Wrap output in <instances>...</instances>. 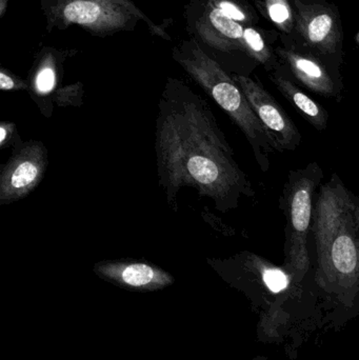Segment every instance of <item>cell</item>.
<instances>
[{
  "label": "cell",
  "mask_w": 359,
  "mask_h": 360,
  "mask_svg": "<svg viewBox=\"0 0 359 360\" xmlns=\"http://www.w3.org/2000/svg\"><path fill=\"white\" fill-rule=\"evenodd\" d=\"M155 151L159 186L174 212L183 188L211 199L221 213L255 195L208 103L178 78L169 77L160 95Z\"/></svg>",
  "instance_id": "1"
},
{
  "label": "cell",
  "mask_w": 359,
  "mask_h": 360,
  "mask_svg": "<svg viewBox=\"0 0 359 360\" xmlns=\"http://www.w3.org/2000/svg\"><path fill=\"white\" fill-rule=\"evenodd\" d=\"M324 179L318 162L290 171L280 197V209L286 217L284 268L294 283L303 281L310 268L308 239L311 232L316 191Z\"/></svg>",
  "instance_id": "5"
},
{
  "label": "cell",
  "mask_w": 359,
  "mask_h": 360,
  "mask_svg": "<svg viewBox=\"0 0 359 360\" xmlns=\"http://www.w3.org/2000/svg\"><path fill=\"white\" fill-rule=\"evenodd\" d=\"M11 0H0V18H4L8 12V4Z\"/></svg>",
  "instance_id": "17"
},
{
  "label": "cell",
  "mask_w": 359,
  "mask_h": 360,
  "mask_svg": "<svg viewBox=\"0 0 359 360\" xmlns=\"http://www.w3.org/2000/svg\"><path fill=\"white\" fill-rule=\"evenodd\" d=\"M0 90L27 91L29 84H27V80L15 75L10 70L1 68L0 69Z\"/></svg>",
  "instance_id": "15"
},
{
  "label": "cell",
  "mask_w": 359,
  "mask_h": 360,
  "mask_svg": "<svg viewBox=\"0 0 359 360\" xmlns=\"http://www.w3.org/2000/svg\"><path fill=\"white\" fill-rule=\"evenodd\" d=\"M253 111L265 128L275 151H294L301 143V134L284 108L259 82L247 76L233 74Z\"/></svg>",
  "instance_id": "7"
},
{
  "label": "cell",
  "mask_w": 359,
  "mask_h": 360,
  "mask_svg": "<svg viewBox=\"0 0 359 360\" xmlns=\"http://www.w3.org/2000/svg\"><path fill=\"white\" fill-rule=\"evenodd\" d=\"M172 57L181 69L226 112L250 143L263 172L270 169V155L275 150L263 124L235 80L221 63L209 56L195 40H181Z\"/></svg>",
  "instance_id": "3"
},
{
  "label": "cell",
  "mask_w": 359,
  "mask_h": 360,
  "mask_svg": "<svg viewBox=\"0 0 359 360\" xmlns=\"http://www.w3.org/2000/svg\"><path fill=\"white\" fill-rule=\"evenodd\" d=\"M356 39H358V42L359 44V33L358 34V37H356Z\"/></svg>",
  "instance_id": "19"
},
{
  "label": "cell",
  "mask_w": 359,
  "mask_h": 360,
  "mask_svg": "<svg viewBox=\"0 0 359 360\" xmlns=\"http://www.w3.org/2000/svg\"><path fill=\"white\" fill-rule=\"evenodd\" d=\"M244 54L254 59L261 65L269 69L271 67L272 52L268 46L267 42L263 39L259 30L252 25H247L244 29Z\"/></svg>",
  "instance_id": "13"
},
{
  "label": "cell",
  "mask_w": 359,
  "mask_h": 360,
  "mask_svg": "<svg viewBox=\"0 0 359 360\" xmlns=\"http://www.w3.org/2000/svg\"><path fill=\"white\" fill-rule=\"evenodd\" d=\"M93 272L116 287L138 293L160 291L175 283L164 269L136 260H103L94 264Z\"/></svg>",
  "instance_id": "8"
},
{
  "label": "cell",
  "mask_w": 359,
  "mask_h": 360,
  "mask_svg": "<svg viewBox=\"0 0 359 360\" xmlns=\"http://www.w3.org/2000/svg\"><path fill=\"white\" fill-rule=\"evenodd\" d=\"M299 33L311 48L322 54H333L341 42L339 17L331 6L294 0Z\"/></svg>",
  "instance_id": "10"
},
{
  "label": "cell",
  "mask_w": 359,
  "mask_h": 360,
  "mask_svg": "<svg viewBox=\"0 0 359 360\" xmlns=\"http://www.w3.org/2000/svg\"><path fill=\"white\" fill-rule=\"evenodd\" d=\"M40 8L48 33L78 27L95 37H109L134 32L143 21L152 35L172 40L167 32L172 19L158 25L132 0H40Z\"/></svg>",
  "instance_id": "4"
},
{
  "label": "cell",
  "mask_w": 359,
  "mask_h": 360,
  "mask_svg": "<svg viewBox=\"0 0 359 360\" xmlns=\"http://www.w3.org/2000/svg\"><path fill=\"white\" fill-rule=\"evenodd\" d=\"M252 360H268L267 359H265V357H256V359H252Z\"/></svg>",
  "instance_id": "18"
},
{
  "label": "cell",
  "mask_w": 359,
  "mask_h": 360,
  "mask_svg": "<svg viewBox=\"0 0 359 360\" xmlns=\"http://www.w3.org/2000/svg\"><path fill=\"white\" fill-rule=\"evenodd\" d=\"M276 53L306 88L322 96L335 97L337 94L334 80L318 59L288 49L278 48Z\"/></svg>",
  "instance_id": "11"
},
{
  "label": "cell",
  "mask_w": 359,
  "mask_h": 360,
  "mask_svg": "<svg viewBox=\"0 0 359 360\" xmlns=\"http://www.w3.org/2000/svg\"><path fill=\"white\" fill-rule=\"evenodd\" d=\"M242 360H244V359H242Z\"/></svg>",
  "instance_id": "20"
},
{
  "label": "cell",
  "mask_w": 359,
  "mask_h": 360,
  "mask_svg": "<svg viewBox=\"0 0 359 360\" xmlns=\"http://www.w3.org/2000/svg\"><path fill=\"white\" fill-rule=\"evenodd\" d=\"M265 10L270 20L282 31L291 33L296 25L289 0H265Z\"/></svg>",
  "instance_id": "14"
},
{
  "label": "cell",
  "mask_w": 359,
  "mask_h": 360,
  "mask_svg": "<svg viewBox=\"0 0 359 360\" xmlns=\"http://www.w3.org/2000/svg\"><path fill=\"white\" fill-rule=\"evenodd\" d=\"M21 143L22 141L19 136L16 124L14 122H1L0 124V148L1 149L15 148Z\"/></svg>",
  "instance_id": "16"
},
{
  "label": "cell",
  "mask_w": 359,
  "mask_h": 360,
  "mask_svg": "<svg viewBox=\"0 0 359 360\" xmlns=\"http://www.w3.org/2000/svg\"><path fill=\"white\" fill-rule=\"evenodd\" d=\"M311 233L318 285L341 298L359 291V196L333 174L316 195Z\"/></svg>",
  "instance_id": "2"
},
{
  "label": "cell",
  "mask_w": 359,
  "mask_h": 360,
  "mask_svg": "<svg viewBox=\"0 0 359 360\" xmlns=\"http://www.w3.org/2000/svg\"><path fill=\"white\" fill-rule=\"evenodd\" d=\"M77 53L76 49H55L52 46H42L36 53L27 76V92L44 115H50L52 112L50 103L53 99L55 101L61 89L65 61Z\"/></svg>",
  "instance_id": "9"
},
{
  "label": "cell",
  "mask_w": 359,
  "mask_h": 360,
  "mask_svg": "<svg viewBox=\"0 0 359 360\" xmlns=\"http://www.w3.org/2000/svg\"><path fill=\"white\" fill-rule=\"evenodd\" d=\"M46 167L48 150L41 141L31 139L13 148L12 156L0 170V205H11L33 192Z\"/></svg>",
  "instance_id": "6"
},
{
  "label": "cell",
  "mask_w": 359,
  "mask_h": 360,
  "mask_svg": "<svg viewBox=\"0 0 359 360\" xmlns=\"http://www.w3.org/2000/svg\"><path fill=\"white\" fill-rule=\"evenodd\" d=\"M272 82L285 98L303 115V117L318 131H325L328 127L329 114L320 103L308 96L296 84L284 76H272Z\"/></svg>",
  "instance_id": "12"
}]
</instances>
